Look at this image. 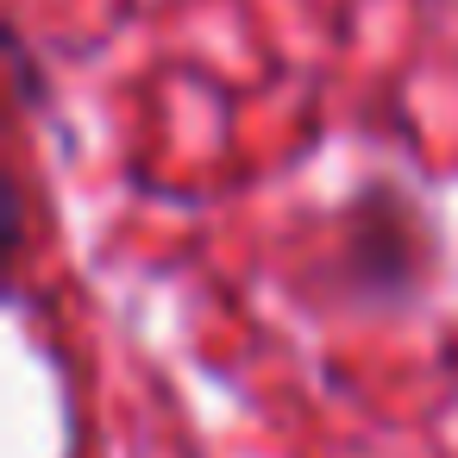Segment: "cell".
<instances>
[{"label": "cell", "mask_w": 458, "mask_h": 458, "mask_svg": "<svg viewBox=\"0 0 458 458\" xmlns=\"http://www.w3.org/2000/svg\"><path fill=\"white\" fill-rule=\"evenodd\" d=\"M439 264V233L427 226V214L395 195V189H364L345 214V239H339V276L352 289V301L364 308H395L414 301L420 283Z\"/></svg>", "instance_id": "obj_1"}]
</instances>
